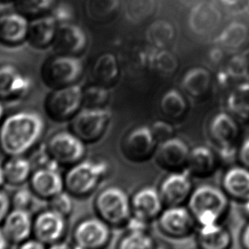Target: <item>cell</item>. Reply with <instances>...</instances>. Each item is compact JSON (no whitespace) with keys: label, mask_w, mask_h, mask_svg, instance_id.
Listing matches in <instances>:
<instances>
[{"label":"cell","mask_w":249,"mask_h":249,"mask_svg":"<svg viewBox=\"0 0 249 249\" xmlns=\"http://www.w3.org/2000/svg\"><path fill=\"white\" fill-rule=\"evenodd\" d=\"M45 131V120L37 112L11 114L0 124V151L6 157L27 156L37 147Z\"/></svg>","instance_id":"cell-1"},{"label":"cell","mask_w":249,"mask_h":249,"mask_svg":"<svg viewBox=\"0 0 249 249\" xmlns=\"http://www.w3.org/2000/svg\"><path fill=\"white\" fill-rule=\"evenodd\" d=\"M109 172V165L104 160H81L69 167L64 174L65 191L73 198L84 199L97 191Z\"/></svg>","instance_id":"cell-2"},{"label":"cell","mask_w":249,"mask_h":249,"mask_svg":"<svg viewBox=\"0 0 249 249\" xmlns=\"http://www.w3.org/2000/svg\"><path fill=\"white\" fill-rule=\"evenodd\" d=\"M94 209L97 217L115 228L125 226L132 215L131 198L117 185L105 187L97 193Z\"/></svg>","instance_id":"cell-3"},{"label":"cell","mask_w":249,"mask_h":249,"mask_svg":"<svg viewBox=\"0 0 249 249\" xmlns=\"http://www.w3.org/2000/svg\"><path fill=\"white\" fill-rule=\"evenodd\" d=\"M84 72L83 62L79 56L55 54L42 64L40 76L51 90L75 85Z\"/></svg>","instance_id":"cell-4"},{"label":"cell","mask_w":249,"mask_h":249,"mask_svg":"<svg viewBox=\"0 0 249 249\" xmlns=\"http://www.w3.org/2000/svg\"><path fill=\"white\" fill-rule=\"evenodd\" d=\"M83 106V88L78 84L52 90L45 97L44 109L56 123L70 121Z\"/></svg>","instance_id":"cell-5"},{"label":"cell","mask_w":249,"mask_h":249,"mask_svg":"<svg viewBox=\"0 0 249 249\" xmlns=\"http://www.w3.org/2000/svg\"><path fill=\"white\" fill-rule=\"evenodd\" d=\"M45 152L59 166H70L85 160L86 143L70 131L55 132L44 144Z\"/></svg>","instance_id":"cell-6"},{"label":"cell","mask_w":249,"mask_h":249,"mask_svg":"<svg viewBox=\"0 0 249 249\" xmlns=\"http://www.w3.org/2000/svg\"><path fill=\"white\" fill-rule=\"evenodd\" d=\"M111 113L104 107H85L70 121V131L86 144L99 141L106 132Z\"/></svg>","instance_id":"cell-7"},{"label":"cell","mask_w":249,"mask_h":249,"mask_svg":"<svg viewBox=\"0 0 249 249\" xmlns=\"http://www.w3.org/2000/svg\"><path fill=\"white\" fill-rule=\"evenodd\" d=\"M230 199L222 187L212 183H203L194 188L187 202V207L195 218L205 212H212L223 219L228 213Z\"/></svg>","instance_id":"cell-8"},{"label":"cell","mask_w":249,"mask_h":249,"mask_svg":"<svg viewBox=\"0 0 249 249\" xmlns=\"http://www.w3.org/2000/svg\"><path fill=\"white\" fill-rule=\"evenodd\" d=\"M110 225L99 217H87L77 223L73 231L75 249H105L111 238Z\"/></svg>","instance_id":"cell-9"},{"label":"cell","mask_w":249,"mask_h":249,"mask_svg":"<svg viewBox=\"0 0 249 249\" xmlns=\"http://www.w3.org/2000/svg\"><path fill=\"white\" fill-rule=\"evenodd\" d=\"M157 220L160 231L172 238L187 237L197 226L194 215L184 205L166 207Z\"/></svg>","instance_id":"cell-10"},{"label":"cell","mask_w":249,"mask_h":249,"mask_svg":"<svg viewBox=\"0 0 249 249\" xmlns=\"http://www.w3.org/2000/svg\"><path fill=\"white\" fill-rule=\"evenodd\" d=\"M157 143L151 127L141 126L126 136L122 144V152L124 158L132 162H145L155 156Z\"/></svg>","instance_id":"cell-11"},{"label":"cell","mask_w":249,"mask_h":249,"mask_svg":"<svg viewBox=\"0 0 249 249\" xmlns=\"http://www.w3.org/2000/svg\"><path fill=\"white\" fill-rule=\"evenodd\" d=\"M194 191L192 177L186 170L172 172L160 184V194L165 207L184 205Z\"/></svg>","instance_id":"cell-12"},{"label":"cell","mask_w":249,"mask_h":249,"mask_svg":"<svg viewBox=\"0 0 249 249\" xmlns=\"http://www.w3.org/2000/svg\"><path fill=\"white\" fill-rule=\"evenodd\" d=\"M68 218L51 208L39 212L34 218V235L45 245L61 242L68 231Z\"/></svg>","instance_id":"cell-13"},{"label":"cell","mask_w":249,"mask_h":249,"mask_svg":"<svg viewBox=\"0 0 249 249\" xmlns=\"http://www.w3.org/2000/svg\"><path fill=\"white\" fill-rule=\"evenodd\" d=\"M33 82L18 67L10 63H0V100H18L27 96Z\"/></svg>","instance_id":"cell-14"},{"label":"cell","mask_w":249,"mask_h":249,"mask_svg":"<svg viewBox=\"0 0 249 249\" xmlns=\"http://www.w3.org/2000/svg\"><path fill=\"white\" fill-rule=\"evenodd\" d=\"M28 183L35 197L47 201L65 191L64 176L57 168L37 167L32 173Z\"/></svg>","instance_id":"cell-15"},{"label":"cell","mask_w":249,"mask_h":249,"mask_svg":"<svg viewBox=\"0 0 249 249\" xmlns=\"http://www.w3.org/2000/svg\"><path fill=\"white\" fill-rule=\"evenodd\" d=\"M191 149L186 142L178 138H171L160 142L155 154L156 165L168 173L183 171Z\"/></svg>","instance_id":"cell-16"},{"label":"cell","mask_w":249,"mask_h":249,"mask_svg":"<svg viewBox=\"0 0 249 249\" xmlns=\"http://www.w3.org/2000/svg\"><path fill=\"white\" fill-rule=\"evenodd\" d=\"M88 38L79 25L72 22L59 24L52 49L55 54L79 56L87 49Z\"/></svg>","instance_id":"cell-17"},{"label":"cell","mask_w":249,"mask_h":249,"mask_svg":"<svg viewBox=\"0 0 249 249\" xmlns=\"http://www.w3.org/2000/svg\"><path fill=\"white\" fill-rule=\"evenodd\" d=\"M132 215L151 223L159 218L165 204L160 194L159 189L145 186L136 191L131 198Z\"/></svg>","instance_id":"cell-18"},{"label":"cell","mask_w":249,"mask_h":249,"mask_svg":"<svg viewBox=\"0 0 249 249\" xmlns=\"http://www.w3.org/2000/svg\"><path fill=\"white\" fill-rule=\"evenodd\" d=\"M29 19L18 11L0 15V44L18 46L27 41Z\"/></svg>","instance_id":"cell-19"},{"label":"cell","mask_w":249,"mask_h":249,"mask_svg":"<svg viewBox=\"0 0 249 249\" xmlns=\"http://www.w3.org/2000/svg\"><path fill=\"white\" fill-rule=\"evenodd\" d=\"M1 227L10 243L19 245L34 234V218L29 210L12 208Z\"/></svg>","instance_id":"cell-20"},{"label":"cell","mask_w":249,"mask_h":249,"mask_svg":"<svg viewBox=\"0 0 249 249\" xmlns=\"http://www.w3.org/2000/svg\"><path fill=\"white\" fill-rule=\"evenodd\" d=\"M219 166L217 152L207 146H196L191 149L185 170L192 178H208L217 172Z\"/></svg>","instance_id":"cell-21"},{"label":"cell","mask_w":249,"mask_h":249,"mask_svg":"<svg viewBox=\"0 0 249 249\" xmlns=\"http://www.w3.org/2000/svg\"><path fill=\"white\" fill-rule=\"evenodd\" d=\"M58 23L51 14L34 18L29 21L27 42L33 48L45 50L52 46Z\"/></svg>","instance_id":"cell-22"},{"label":"cell","mask_w":249,"mask_h":249,"mask_svg":"<svg viewBox=\"0 0 249 249\" xmlns=\"http://www.w3.org/2000/svg\"><path fill=\"white\" fill-rule=\"evenodd\" d=\"M222 189L231 199L245 201L249 197V169L241 164L227 167L221 180Z\"/></svg>","instance_id":"cell-23"},{"label":"cell","mask_w":249,"mask_h":249,"mask_svg":"<svg viewBox=\"0 0 249 249\" xmlns=\"http://www.w3.org/2000/svg\"><path fill=\"white\" fill-rule=\"evenodd\" d=\"M221 21V13L214 4L200 3L196 5L189 17L191 30L197 35H206L215 30Z\"/></svg>","instance_id":"cell-24"},{"label":"cell","mask_w":249,"mask_h":249,"mask_svg":"<svg viewBox=\"0 0 249 249\" xmlns=\"http://www.w3.org/2000/svg\"><path fill=\"white\" fill-rule=\"evenodd\" d=\"M210 133L218 147L235 145L238 141L240 130L235 120L229 114H217L210 124Z\"/></svg>","instance_id":"cell-25"},{"label":"cell","mask_w":249,"mask_h":249,"mask_svg":"<svg viewBox=\"0 0 249 249\" xmlns=\"http://www.w3.org/2000/svg\"><path fill=\"white\" fill-rule=\"evenodd\" d=\"M197 242L200 249H230L232 245L231 234L221 223L199 227Z\"/></svg>","instance_id":"cell-26"},{"label":"cell","mask_w":249,"mask_h":249,"mask_svg":"<svg viewBox=\"0 0 249 249\" xmlns=\"http://www.w3.org/2000/svg\"><path fill=\"white\" fill-rule=\"evenodd\" d=\"M3 166L6 183L18 188L28 183L34 172L31 160L26 156L7 157Z\"/></svg>","instance_id":"cell-27"},{"label":"cell","mask_w":249,"mask_h":249,"mask_svg":"<svg viewBox=\"0 0 249 249\" xmlns=\"http://www.w3.org/2000/svg\"><path fill=\"white\" fill-rule=\"evenodd\" d=\"M119 72V64L115 55L112 53H104L94 62L90 74L93 83L107 87L116 80Z\"/></svg>","instance_id":"cell-28"},{"label":"cell","mask_w":249,"mask_h":249,"mask_svg":"<svg viewBox=\"0 0 249 249\" xmlns=\"http://www.w3.org/2000/svg\"><path fill=\"white\" fill-rule=\"evenodd\" d=\"M211 74L204 68L196 67L189 70L183 79V87L193 97L204 95L210 87Z\"/></svg>","instance_id":"cell-29"},{"label":"cell","mask_w":249,"mask_h":249,"mask_svg":"<svg viewBox=\"0 0 249 249\" xmlns=\"http://www.w3.org/2000/svg\"><path fill=\"white\" fill-rule=\"evenodd\" d=\"M249 30L246 25L235 21L228 25L218 35L215 42L223 47L228 49H237L247 40Z\"/></svg>","instance_id":"cell-30"},{"label":"cell","mask_w":249,"mask_h":249,"mask_svg":"<svg viewBox=\"0 0 249 249\" xmlns=\"http://www.w3.org/2000/svg\"><path fill=\"white\" fill-rule=\"evenodd\" d=\"M175 35L173 25L165 20L154 21L146 31V39L157 49H162L173 40Z\"/></svg>","instance_id":"cell-31"},{"label":"cell","mask_w":249,"mask_h":249,"mask_svg":"<svg viewBox=\"0 0 249 249\" xmlns=\"http://www.w3.org/2000/svg\"><path fill=\"white\" fill-rule=\"evenodd\" d=\"M229 109L244 121H249V83H242L232 90L228 99Z\"/></svg>","instance_id":"cell-32"},{"label":"cell","mask_w":249,"mask_h":249,"mask_svg":"<svg viewBox=\"0 0 249 249\" xmlns=\"http://www.w3.org/2000/svg\"><path fill=\"white\" fill-rule=\"evenodd\" d=\"M55 2L56 0H14L15 9L31 20L50 14Z\"/></svg>","instance_id":"cell-33"},{"label":"cell","mask_w":249,"mask_h":249,"mask_svg":"<svg viewBox=\"0 0 249 249\" xmlns=\"http://www.w3.org/2000/svg\"><path fill=\"white\" fill-rule=\"evenodd\" d=\"M116 249H157L149 231H126L118 242Z\"/></svg>","instance_id":"cell-34"},{"label":"cell","mask_w":249,"mask_h":249,"mask_svg":"<svg viewBox=\"0 0 249 249\" xmlns=\"http://www.w3.org/2000/svg\"><path fill=\"white\" fill-rule=\"evenodd\" d=\"M147 62L153 70L165 74L175 72L178 65V59L172 52L161 49L149 52Z\"/></svg>","instance_id":"cell-35"},{"label":"cell","mask_w":249,"mask_h":249,"mask_svg":"<svg viewBox=\"0 0 249 249\" xmlns=\"http://www.w3.org/2000/svg\"><path fill=\"white\" fill-rule=\"evenodd\" d=\"M160 106L165 114L171 117L178 118L183 115L186 111L187 103L179 91L170 90L163 96Z\"/></svg>","instance_id":"cell-36"},{"label":"cell","mask_w":249,"mask_h":249,"mask_svg":"<svg viewBox=\"0 0 249 249\" xmlns=\"http://www.w3.org/2000/svg\"><path fill=\"white\" fill-rule=\"evenodd\" d=\"M109 98L107 87L97 84H90L83 88V106L98 108L104 107Z\"/></svg>","instance_id":"cell-37"},{"label":"cell","mask_w":249,"mask_h":249,"mask_svg":"<svg viewBox=\"0 0 249 249\" xmlns=\"http://www.w3.org/2000/svg\"><path fill=\"white\" fill-rule=\"evenodd\" d=\"M73 198L69 192L66 191H62L60 194L55 196V197L48 201L49 208L57 212L66 218H69L72 214L74 207Z\"/></svg>","instance_id":"cell-38"},{"label":"cell","mask_w":249,"mask_h":249,"mask_svg":"<svg viewBox=\"0 0 249 249\" xmlns=\"http://www.w3.org/2000/svg\"><path fill=\"white\" fill-rule=\"evenodd\" d=\"M154 9V0H132L129 6L128 14L132 21H141L152 14Z\"/></svg>","instance_id":"cell-39"},{"label":"cell","mask_w":249,"mask_h":249,"mask_svg":"<svg viewBox=\"0 0 249 249\" xmlns=\"http://www.w3.org/2000/svg\"><path fill=\"white\" fill-rule=\"evenodd\" d=\"M35 196L29 188L19 187L11 196L12 208L29 210L35 200Z\"/></svg>","instance_id":"cell-40"},{"label":"cell","mask_w":249,"mask_h":249,"mask_svg":"<svg viewBox=\"0 0 249 249\" xmlns=\"http://www.w3.org/2000/svg\"><path fill=\"white\" fill-rule=\"evenodd\" d=\"M225 73L231 79H240L245 77L248 73V63L246 59L241 55L234 56L229 62Z\"/></svg>","instance_id":"cell-41"},{"label":"cell","mask_w":249,"mask_h":249,"mask_svg":"<svg viewBox=\"0 0 249 249\" xmlns=\"http://www.w3.org/2000/svg\"><path fill=\"white\" fill-rule=\"evenodd\" d=\"M238 149L236 144L219 147L217 155L220 166L225 165L226 167H229L235 165V161H238Z\"/></svg>","instance_id":"cell-42"},{"label":"cell","mask_w":249,"mask_h":249,"mask_svg":"<svg viewBox=\"0 0 249 249\" xmlns=\"http://www.w3.org/2000/svg\"><path fill=\"white\" fill-rule=\"evenodd\" d=\"M151 129L158 142H162L167 139L173 138L174 134V128L173 125L164 121H156L153 124Z\"/></svg>","instance_id":"cell-43"},{"label":"cell","mask_w":249,"mask_h":249,"mask_svg":"<svg viewBox=\"0 0 249 249\" xmlns=\"http://www.w3.org/2000/svg\"><path fill=\"white\" fill-rule=\"evenodd\" d=\"M50 14L55 18V21H57L58 24L71 22L73 15L71 7L64 4L55 5V7L52 9Z\"/></svg>","instance_id":"cell-44"},{"label":"cell","mask_w":249,"mask_h":249,"mask_svg":"<svg viewBox=\"0 0 249 249\" xmlns=\"http://www.w3.org/2000/svg\"><path fill=\"white\" fill-rule=\"evenodd\" d=\"M11 196L7 192L0 189V225H2L9 213L11 211Z\"/></svg>","instance_id":"cell-45"},{"label":"cell","mask_w":249,"mask_h":249,"mask_svg":"<svg viewBox=\"0 0 249 249\" xmlns=\"http://www.w3.org/2000/svg\"><path fill=\"white\" fill-rule=\"evenodd\" d=\"M149 222L139 218L135 215H132L124 227L126 231H149Z\"/></svg>","instance_id":"cell-46"},{"label":"cell","mask_w":249,"mask_h":249,"mask_svg":"<svg viewBox=\"0 0 249 249\" xmlns=\"http://www.w3.org/2000/svg\"><path fill=\"white\" fill-rule=\"evenodd\" d=\"M238 163L249 169V138L239 147Z\"/></svg>","instance_id":"cell-47"},{"label":"cell","mask_w":249,"mask_h":249,"mask_svg":"<svg viewBox=\"0 0 249 249\" xmlns=\"http://www.w3.org/2000/svg\"><path fill=\"white\" fill-rule=\"evenodd\" d=\"M46 246L37 238H29L20 243L18 249H47Z\"/></svg>","instance_id":"cell-48"},{"label":"cell","mask_w":249,"mask_h":249,"mask_svg":"<svg viewBox=\"0 0 249 249\" xmlns=\"http://www.w3.org/2000/svg\"><path fill=\"white\" fill-rule=\"evenodd\" d=\"M241 242L244 249H249V222L242 230Z\"/></svg>","instance_id":"cell-49"},{"label":"cell","mask_w":249,"mask_h":249,"mask_svg":"<svg viewBox=\"0 0 249 249\" xmlns=\"http://www.w3.org/2000/svg\"><path fill=\"white\" fill-rule=\"evenodd\" d=\"M47 249H74V246L70 245V243H67L64 242L63 241L61 242H55L54 244L49 246V248Z\"/></svg>","instance_id":"cell-50"},{"label":"cell","mask_w":249,"mask_h":249,"mask_svg":"<svg viewBox=\"0 0 249 249\" xmlns=\"http://www.w3.org/2000/svg\"><path fill=\"white\" fill-rule=\"evenodd\" d=\"M9 244H10V242L4 234L3 229L0 226V249H8Z\"/></svg>","instance_id":"cell-51"},{"label":"cell","mask_w":249,"mask_h":249,"mask_svg":"<svg viewBox=\"0 0 249 249\" xmlns=\"http://www.w3.org/2000/svg\"><path fill=\"white\" fill-rule=\"evenodd\" d=\"M4 184H6V181H5L4 166L3 164H0V189H2V187L4 186Z\"/></svg>","instance_id":"cell-52"},{"label":"cell","mask_w":249,"mask_h":249,"mask_svg":"<svg viewBox=\"0 0 249 249\" xmlns=\"http://www.w3.org/2000/svg\"><path fill=\"white\" fill-rule=\"evenodd\" d=\"M222 55H223V53H222L221 51H219V50H214L213 52L212 53V58H213V60L214 62H217L218 60L221 58Z\"/></svg>","instance_id":"cell-53"},{"label":"cell","mask_w":249,"mask_h":249,"mask_svg":"<svg viewBox=\"0 0 249 249\" xmlns=\"http://www.w3.org/2000/svg\"><path fill=\"white\" fill-rule=\"evenodd\" d=\"M223 4H226L228 6H235L239 3H241L242 0H220Z\"/></svg>","instance_id":"cell-54"},{"label":"cell","mask_w":249,"mask_h":249,"mask_svg":"<svg viewBox=\"0 0 249 249\" xmlns=\"http://www.w3.org/2000/svg\"><path fill=\"white\" fill-rule=\"evenodd\" d=\"M242 203L243 212L249 217V197L246 199L245 201H242Z\"/></svg>","instance_id":"cell-55"},{"label":"cell","mask_w":249,"mask_h":249,"mask_svg":"<svg viewBox=\"0 0 249 249\" xmlns=\"http://www.w3.org/2000/svg\"><path fill=\"white\" fill-rule=\"evenodd\" d=\"M4 119V105L2 104V101L0 100V124L2 123V121Z\"/></svg>","instance_id":"cell-56"},{"label":"cell","mask_w":249,"mask_h":249,"mask_svg":"<svg viewBox=\"0 0 249 249\" xmlns=\"http://www.w3.org/2000/svg\"><path fill=\"white\" fill-rule=\"evenodd\" d=\"M0 1H9V0H0Z\"/></svg>","instance_id":"cell-57"},{"label":"cell","mask_w":249,"mask_h":249,"mask_svg":"<svg viewBox=\"0 0 249 249\" xmlns=\"http://www.w3.org/2000/svg\"></svg>","instance_id":"cell-58"},{"label":"cell","mask_w":249,"mask_h":249,"mask_svg":"<svg viewBox=\"0 0 249 249\" xmlns=\"http://www.w3.org/2000/svg\"></svg>","instance_id":"cell-59"}]
</instances>
